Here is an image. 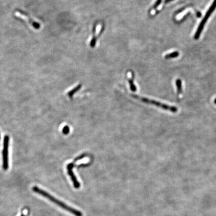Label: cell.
<instances>
[{"label": "cell", "mask_w": 216, "mask_h": 216, "mask_svg": "<svg viewBox=\"0 0 216 216\" xmlns=\"http://www.w3.org/2000/svg\"><path fill=\"white\" fill-rule=\"evenodd\" d=\"M32 190L34 192H35L36 193L39 194L40 195L44 196V197L48 199L53 203H54L56 205H58L59 206L61 207L62 208L64 209L65 210L71 213L72 214L74 215L75 216H83V214L80 211L68 206L67 205H66L65 203H63L61 201H59V200L56 199L53 196H51L50 194L48 193L47 192H46L45 191L42 190V189H40V188H38V187L34 186L32 188Z\"/></svg>", "instance_id": "cell-1"}, {"label": "cell", "mask_w": 216, "mask_h": 216, "mask_svg": "<svg viewBox=\"0 0 216 216\" xmlns=\"http://www.w3.org/2000/svg\"><path fill=\"white\" fill-rule=\"evenodd\" d=\"M214 103H215L216 104V99H215Z\"/></svg>", "instance_id": "cell-16"}, {"label": "cell", "mask_w": 216, "mask_h": 216, "mask_svg": "<svg viewBox=\"0 0 216 216\" xmlns=\"http://www.w3.org/2000/svg\"><path fill=\"white\" fill-rule=\"evenodd\" d=\"M132 96L134 98L139 99V100H141V101L145 103L149 104L155 106H157L158 107L161 108V109L165 110L170 111L172 113H177L178 111V108L175 107V106H173L168 105H167L166 104L162 103L160 102L156 101H155L154 100H151V99H149L148 98L140 97V96H137V95H133Z\"/></svg>", "instance_id": "cell-2"}, {"label": "cell", "mask_w": 216, "mask_h": 216, "mask_svg": "<svg viewBox=\"0 0 216 216\" xmlns=\"http://www.w3.org/2000/svg\"><path fill=\"white\" fill-rule=\"evenodd\" d=\"M176 85L177 87V93L178 95H180L182 93V81L180 79H177L176 81Z\"/></svg>", "instance_id": "cell-8"}, {"label": "cell", "mask_w": 216, "mask_h": 216, "mask_svg": "<svg viewBox=\"0 0 216 216\" xmlns=\"http://www.w3.org/2000/svg\"><path fill=\"white\" fill-rule=\"evenodd\" d=\"M174 0H165V3H168L171 1H173Z\"/></svg>", "instance_id": "cell-15"}, {"label": "cell", "mask_w": 216, "mask_h": 216, "mask_svg": "<svg viewBox=\"0 0 216 216\" xmlns=\"http://www.w3.org/2000/svg\"><path fill=\"white\" fill-rule=\"evenodd\" d=\"M81 87H82V85H80V84L78 85L75 88H74L73 89H72V90L69 92L68 93V96L70 98H72L74 94H75L76 92H77L78 91H79L81 88Z\"/></svg>", "instance_id": "cell-9"}, {"label": "cell", "mask_w": 216, "mask_h": 216, "mask_svg": "<svg viewBox=\"0 0 216 216\" xmlns=\"http://www.w3.org/2000/svg\"><path fill=\"white\" fill-rule=\"evenodd\" d=\"M86 156V154L82 155L81 156H80L76 158L75 160H74L73 163L69 164L67 166V169L68 174L69 175L72 181H73L74 186V187L76 189H79L81 185L80 184V183L78 181L77 179L76 178L75 175H74V174L73 171V168L74 167V164H75L76 162H77L78 160L83 159V158L85 157Z\"/></svg>", "instance_id": "cell-5"}, {"label": "cell", "mask_w": 216, "mask_h": 216, "mask_svg": "<svg viewBox=\"0 0 216 216\" xmlns=\"http://www.w3.org/2000/svg\"><path fill=\"white\" fill-rule=\"evenodd\" d=\"M10 137L6 135L3 141V149L2 151L3 158V168L4 170H7L9 168V147Z\"/></svg>", "instance_id": "cell-4"}, {"label": "cell", "mask_w": 216, "mask_h": 216, "mask_svg": "<svg viewBox=\"0 0 216 216\" xmlns=\"http://www.w3.org/2000/svg\"><path fill=\"white\" fill-rule=\"evenodd\" d=\"M0 140H1V135H0Z\"/></svg>", "instance_id": "cell-18"}, {"label": "cell", "mask_w": 216, "mask_h": 216, "mask_svg": "<svg viewBox=\"0 0 216 216\" xmlns=\"http://www.w3.org/2000/svg\"><path fill=\"white\" fill-rule=\"evenodd\" d=\"M216 0H214V2L213 3V4H212V5L209 8L208 11L207 12V13L205 15V17L203 18L202 21L201 22L195 34V36H194V38L195 39L197 40L199 38L200 36L201 35V33L203 31V28L205 26L206 23L207 22V20H208L209 18L210 17L211 15L213 13V12H214L215 10L216 9Z\"/></svg>", "instance_id": "cell-3"}, {"label": "cell", "mask_w": 216, "mask_h": 216, "mask_svg": "<svg viewBox=\"0 0 216 216\" xmlns=\"http://www.w3.org/2000/svg\"><path fill=\"white\" fill-rule=\"evenodd\" d=\"M17 12L18 13L20 14V15L22 16H23V17H25L26 18L28 21L29 23L36 30H39L41 28V25L39 23L37 22L36 21H34L33 19H32L31 18L30 15H29L28 14L26 13V12L22 10L18 9L17 10Z\"/></svg>", "instance_id": "cell-6"}, {"label": "cell", "mask_w": 216, "mask_h": 216, "mask_svg": "<svg viewBox=\"0 0 216 216\" xmlns=\"http://www.w3.org/2000/svg\"><path fill=\"white\" fill-rule=\"evenodd\" d=\"M161 2H162V0H157L156 1V3H155L153 7V9H157L158 6H159L160 4H161Z\"/></svg>", "instance_id": "cell-13"}, {"label": "cell", "mask_w": 216, "mask_h": 216, "mask_svg": "<svg viewBox=\"0 0 216 216\" xmlns=\"http://www.w3.org/2000/svg\"><path fill=\"white\" fill-rule=\"evenodd\" d=\"M179 56V53L178 51H176V52H174L173 53H170V54L166 55L165 56V58L167 59L175 58L178 57Z\"/></svg>", "instance_id": "cell-10"}, {"label": "cell", "mask_w": 216, "mask_h": 216, "mask_svg": "<svg viewBox=\"0 0 216 216\" xmlns=\"http://www.w3.org/2000/svg\"><path fill=\"white\" fill-rule=\"evenodd\" d=\"M134 74L133 73H132V78L129 80V83L130 84V89L132 91L135 92L137 91V87L134 83Z\"/></svg>", "instance_id": "cell-7"}, {"label": "cell", "mask_w": 216, "mask_h": 216, "mask_svg": "<svg viewBox=\"0 0 216 216\" xmlns=\"http://www.w3.org/2000/svg\"><path fill=\"white\" fill-rule=\"evenodd\" d=\"M69 131L70 128L68 126H65L64 128H63L62 132H63V133L65 134V135H67L69 133Z\"/></svg>", "instance_id": "cell-12"}, {"label": "cell", "mask_w": 216, "mask_h": 216, "mask_svg": "<svg viewBox=\"0 0 216 216\" xmlns=\"http://www.w3.org/2000/svg\"><path fill=\"white\" fill-rule=\"evenodd\" d=\"M197 16L198 17L200 18V17H201V16H202V14H201V13L200 12H198L197 13Z\"/></svg>", "instance_id": "cell-14"}, {"label": "cell", "mask_w": 216, "mask_h": 216, "mask_svg": "<svg viewBox=\"0 0 216 216\" xmlns=\"http://www.w3.org/2000/svg\"><path fill=\"white\" fill-rule=\"evenodd\" d=\"M21 216H25L24 215H22Z\"/></svg>", "instance_id": "cell-17"}, {"label": "cell", "mask_w": 216, "mask_h": 216, "mask_svg": "<svg viewBox=\"0 0 216 216\" xmlns=\"http://www.w3.org/2000/svg\"><path fill=\"white\" fill-rule=\"evenodd\" d=\"M96 42H97V38H96V36L94 35L92 39L91 40L90 42V46L91 47H95L96 45Z\"/></svg>", "instance_id": "cell-11"}]
</instances>
